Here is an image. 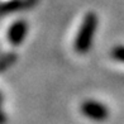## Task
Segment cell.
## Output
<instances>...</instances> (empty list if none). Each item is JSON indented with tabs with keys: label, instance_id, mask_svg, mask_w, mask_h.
<instances>
[{
	"label": "cell",
	"instance_id": "6da1fadb",
	"mask_svg": "<svg viewBox=\"0 0 124 124\" xmlns=\"http://www.w3.org/2000/svg\"><path fill=\"white\" fill-rule=\"evenodd\" d=\"M99 18L94 12H89L82 18L80 28L75 37L74 47L78 54H86L93 47L94 38L98 31Z\"/></svg>",
	"mask_w": 124,
	"mask_h": 124
},
{
	"label": "cell",
	"instance_id": "277c9868",
	"mask_svg": "<svg viewBox=\"0 0 124 124\" xmlns=\"http://www.w3.org/2000/svg\"><path fill=\"white\" fill-rule=\"evenodd\" d=\"M110 56L115 61L124 63V44H118V46L113 47L110 51Z\"/></svg>",
	"mask_w": 124,
	"mask_h": 124
},
{
	"label": "cell",
	"instance_id": "7a4b0ae2",
	"mask_svg": "<svg viewBox=\"0 0 124 124\" xmlns=\"http://www.w3.org/2000/svg\"><path fill=\"white\" fill-rule=\"evenodd\" d=\"M80 111L84 116L94 122H105L110 115L109 108L104 103L94 99H87L80 105Z\"/></svg>",
	"mask_w": 124,
	"mask_h": 124
},
{
	"label": "cell",
	"instance_id": "3957f363",
	"mask_svg": "<svg viewBox=\"0 0 124 124\" xmlns=\"http://www.w3.org/2000/svg\"><path fill=\"white\" fill-rule=\"evenodd\" d=\"M28 23L23 19L15 20L14 23H12L9 25L8 31H7V39L8 43L13 47H19L23 44L24 39L27 38L28 34Z\"/></svg>",
	"mask_w": 124,
	"mask_h": 124
}]
</instances>
